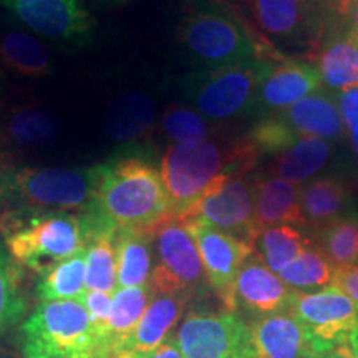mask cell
<instances>
[{"label": "cell", "instance_id": "cb8c5ba5", "mask_svg": "<svg viewBox=\"0 0 358 358\" xmlns=\"http://www.w3.org/2000/svg\"><path fill=\"white\" fill-rule=\"evenodd\" d=\"M334 158V141L306 136L282 153L271 156L262 171L302 186L325 171Z\"/></svg>", "mask_w": 358, "mask_h": 358}, {"label": "cell", "instance_id": "74e56055", "mask_svg": "<svg viewBox=\"0 0 358 358\" xmlns=\"http://www.w3.org/2000/svg\"><path fill=\"white\" fill-rule=\"evenodd\" d=\"M347 297L358 306V266L340 267L335 274V284Z\"/></svg>", "mask_w": 358, "mask_h": 358}, {"label": "cell", "instance_id": "52a82bcc", "mask_svg": "<svg viewBox=\"0 0 358 358\" xmlns=\"http://www.w3.org/2000/svg\"><path fill=\"white\" fill-rule=\"evenodd\" d=\"M267 58L194 70L179 83L187 105L219 127L254 116Z\"/></svg>", "mask_w": 358, "mask_h": 358}, {"label": "cell", "instance_id": "bcb514c9", "mask_svg": "<svg viewBox=\"0 0 358 358\" xmlns=\"http://www.w3.org/2000/svg\"><path fill=\"white\" fill-rule=\"evenodd\" d=\"M206 2H216V3H221V2H226V0H206Z\"/></svg>", "mask_w": 358, "mask_h": 358}, {"label": "cell", "instance_id": "f6af8a7d", "mask_svg": "<svg viewBox=\"0 0 358 358\" xmlns=\"http://www.w3.org/2000/svg\"><path fill=\"white\" fill-rule=\"evenodd\" d=\"M348 140H350V146L353 150V153L357 156V161H358V131H353V133H347Z\"/></svg>", "mask_w": 358, "mask_h": 358}, {"label": "cell", "instance_id": "b9f144b4", "mask_svg": "<svg viewBox=\"0 0 358 358\" xmlns=\"http://www.w3.org/2000/svg\"><path fill=\"white\" fill-rule=\"evenodd\" d=\"M308 358H352L350 353H348L347 348H335V350L317 353V355H312Z\"/></svg>", "mask_w": 358, "mask_h": 358}, {"label": "cell", "instance_id": "4316f807", "mask_svg": "<svg viewBox=\"0 0 358 358\" xmlns=\"http://www.w3.org/2000/svg\"><path fill=\"white\" fill-rule=\"evenodd\" d=\"M153 294L155 290L151 285H143V287L118 289L111 295L110 317L103 330V342L108 352V358H111L116 348L122 345L138 325L153 299Z\"/></svg>", "mask_w": 358, "mask_h": 358}, {"label": "cell", "instance_id": "e575fe53", "mask_svg": "<svg viewBox=\"0 0 358 358\" xmlns=\"http://www.w3.org/2000/svg\"><path fill=\"white\" fill-rule=\"evenodd\" d=\"M319 249L335 267L358 266V213L347 216L317 232Z\"/></svg>", "mask_w": 358, "mask_h": 358}, {"label": "cell", "instance_id": "7c38bea8", "mask_svg": "<svg viewBox=\"0 0 358 358\" xmlns=\"http://www.w3.org/2000/svg\"><path fill=\"white\" fill-rule=\"evenodd\" d=\"M289 312L301 322L317 353L347 348L348 338L358 329V306L337 285L295 292Z\"/></svg>", "mask_w": 358, "mask_h": 358}, {"label": "cell", "instance_id": "30bf717a", "mask_svg": "<svg viewBox=\"0 0 358 358\" xmlns=\"http://www.w3.org/2000/svg\"><path fill=\"white\" fill-rule=\"evenodd\" d=\"M252 173H226L214 179L182 222H199L244 241L256 249L261 229L256 221Z\"/></svg>", "mask_w": 358, "mask_h": 358}, {"label": "cell", "instance_id": "4dcf8cb0", "mask_svg": "<svg viewBox=\"0 0 358 358\" xmlns=\"http://www.w3.org/2000/svg\"><path fill=\"white\" fill-rule=\"evenodd\" d=\"M159 138L169 145L182 141L217 140L224 133V127L206 120L199 111L189 105L173 103L164 110L158 124Z\"/></svg>", "mask_w": 358, "mask_h": 358}, {"label": "cell", "instance_id": "7a4b0ae2", "mask_svg": "<svg viewBox=\"0 0 358 358\" xmlns=\"http://www.w3.org/2000/svg\"><path fill=\"white\" fill-rule=\"evenodd\" d=\"M101 164L93 168H12L0 164V224L40 214H87L96 201Z\"/></svg>", "mask_w": 358, "mask_h": 358}, {"label": "cell", "instance_id": "8d00e7d4", "mask_svg": "<svg viewBox=\"0 0 358 358\" xmlns=\"http://www.w3.org/2000/svg\"><path fill=\"white\" fill-rule=\"evenodd\" d=\"M347 133L358 131V88L334 93Z\"/></svg>", "mask_w": 358, "mask_h": 358}, {"label": "cell", "instance_id": "9c48e42d", "mask_svg": "<svg viewBox=\"0 0 358 358\" xmlns=\"http://www.w3.org/2000/svg\"><path fill=\"white\" fill-rule=\"evenodd\" d=\"M153 274L150 285L156 292H178L199 297L209 287L198 245L186 224L168 217L151 229ZM211 289V287H209Z\"/></svg>", "mask_w": 358, "mask_h": 358}, {"label": "cell", "instance_id": "ee69618b", "mask_svg": "<svg viewBox=\"0 0 358 358\" xmlns=\"http://www.w3.org/2000/svg\"><path fill=\"white\" fill-rule=\"evenodd\" d=\"M347 350H348V353H350L352 358H358V329L353 330L350 338H348Z\"/></svg>", "mask_w": 358, "mask_h": 358}, {"label": "cell", "instance_id": "ab89813d", "mask_svg": "<svg viewBox=\"0 0 358 358\" xmlns=\"http://www.w3.org/2000/svg\"><path fill=\"white\" fill-rule=\"evenodd\" d=\"M353 3L355 0H335V7H334V19L335 20H347L348 15H350Z\"/></svg>", "mask_w": 358, "mask_h": 358}, {"label": "cell", "instance_id": "603a6c76", "mask_svg": "<svg viewBox=\"0 0 358 358\" xmlns=\"http://www.w3.org/2000/svg\"><path fill=\"white\" fill-rule=\"evenodd\" d=\"M60 133L58 120L43 106L17 105L0 115V155L3 146L37 150L50 146Z\"/></svg>", "mask_w": 358, "mask_h": 358}, {"label": "cell", "instance_id": "d4e9b609", "mask_svg": "<svg viewBox=\"0 0 358 358\" xmlns=\"http://www.w3.org/2000/svg\"><path fill=\"white\" fill-rule=\"evenodd\" d=\"M155 105L146 93L133 92L118 96L106 116V133L111 140L124 145H146L155 131Z\"/></svg>", "mask_w": 358, "mask_h": 358}, {"label": "cell", "instance_id": "5bb4252c", "mask_svg": "<svg viewBox=\"0 0 358 358\" xmlns=\"http://www.w3.org/2000/svg\"><path fill=\"white\" fill-rule=\"evenodd\" d=\"M294 295L295 290L272 272L257 252H254L236 277L229 310L261 319L289 312Z\"/></svg>", "mask_w": 358, "mask_h": 358}, {"label": "cell", "instance_id": "2e32d148", "mask_svg": "<svg viewBox=\"0 0 358 358\" xmlns=\"http://www.w3.org/2000/svg\"><path fill=\"white\" fill-rule=\"evenodd\" d=\"M35 34L53 40H80L93 19L78 0H0Z\"/></svg>", "mask_w": 358, "mask_h": 358}, {"label": "cell", "instance_id": "d6986e66", "mask_svg": "<svg viewBox=\"0 0 358 358\" xmlns=\"http://www.w3.org/2000/svg\"><path fill=\"white\" fill-rule=\"evenodd\" d=\"M275 115L301 138L313 136L338 143L347 136L335 95L324 88Z\"/></svg>", "mask_w": 358, "mask_h": 358}, {"label": "cell", "instance_id": "ac0fdd59", "mask_svg": "<svg viewBox=\"0 0 358 358\" xmlns=\"http://www.w3.org/2000/svg\"><path fill=\"white\" fill-rule=\"evenodd\" d=\"M249 329L256 358H308L317 355L301 322L290 312L254 319Z\"/></svg>", "mask_w": 358, "mask_h": 358}, {"label": "cell", "instance_id": "3957f363", "mask_svg": "<svg viewBox=\"0 0 358 358\" xmlns=\"http://www.w3.org/2000/svg\"><path fill=\"white\" fill-rule=\"evenodd\" d=\"M259 159L244 136L231 141L201 140L166 146L159 164L164 191L173 217L198 203L214 179L226 173H252Z\"/></svg>", "mask_w": 358, "mask_h": 358}, {"label": "cell", "instance_id": "ffe728a7", "mask_svg": "<svg viewBox=\"0 0 358 358\" xmlns=\"http://www.w3.org/2000/svg\"><path fill=\"white\" fill-rule=\"evenodd\" d=\"M312 64L319 70L327 92L340 93L358 88V38L348 29L327 27Z\"/></svg>", "mask_w": 358, "mask_h": 358}, {"label": "cell", "instance_id": "7402d4cb", "mask_svg": "<svg viewBox=\"0 0 358 358\" xmlns=\"http://www.w3.org/2000/svg\"><path fill=\"white\" fill-rule=\"evenodd\" d=\"M259 229L290 224L302 227L301 185L261 171L250 174Z\"/></svg>", "mask_w": 358, "mask_h": 358}, {"label": "cell", "instance_id": "8992f818", "mask_svg": "<svg viewBox=\"0 0 358 358\" xmlns=\"http://www.w3.org/2000/svg\"><path fill=\"white\" fill-rule=\"evenodd\" d=\"M252 34L282 57L312 62L332 19L308 0H234Z\"/></svg>", "mask_w": 358, "mask_h": 358}, {"label": "cell", "instance_id": "83f0119b", "mask_svg": "<svg viewBox=\"0 0 358 358\" xmlns=\"http://www.w3.org/2000/svg\"><path fill=\"white\" fill-rule=\"evenodd\" d=\"M0 64L25 78H43L52 71L50 55L45 45L20 30L0 34Z\"/></svg>", "mask_w": 358, "mask_h": 358}, {"label": "cell", "instance_id": "60d3db41", "mask_svg": "<svg viewBox=\"0 0 358 358\" xmlns=\"http://www.w3.org/2000/svg\"><path fill=\"white\" fill-rule=\"evenodd\" d=\"M317 10H320L325 17L329 19H334V7H335V0H308Z\"/></svg>", "mask_w": 358, "mask_h": 358}, {"label": "cell", "instance_id": "8fae6325", "mask_svg": "<svg viewBox=\"0 0 358 358\" xmlns=\"http://www.w3.org/2000/svg\"><path fill=\"white\" fill-rule=\"evenodd\" d=\"M182 358H256L249 322L231 310H192L174 334Z\"/></svg>", "mask_w": 358, "mask_h": 358}, {"label": "cell", "instance_id": "f546056e", "mask_svg": "<svg viewBox=\"0 0 358 358\" xmlns=\"http://www.w3.org/2000/svg\"><path fill=\"white\" fill-rule=\"evenodd\" d=\"M308 245H312L310 237L290 224L266 227L259 232L256 241L259 257L275 274L295 261Z\"/></svg>", "mask_w": 358, "mask_h": 358}, {"label": "cell", "instance_id": "e0dca14e", "mask_svg": "<svg viewBox=\"0 0 358 358\" xmlns=\"http://www.w3.org/2000/svg\"><path fill=\"white\" fill-rule=\"evenodd\" d=\"M191 297L178 292H156L150 306L128 338L113 352L111 358H141L171 337Z\"/></svg>", "mask_w": 358, "mask_h": 358}, {"label": "cell", "instance_id": "1f68e13d", "mask_svg": "<svg viewBox=\"0 0 358 358\" xmlns=\"http://www.w3.org/2000/svg\"><path fill=\"white\" fill-rule=\"evenodd\" d=\"M35 292L42 302L80 301L85 294V250L38 274Z\"/></svg>", "mask_w": 358, "mask_h": 358}, {"label": "cell", "instance_id": "4fadbf2b", "mask_svg": "<svg viewBox=\"0 0 358 358\" xmlns=\"http://www.w3.org/2000/svg\"><path fill=\"white\" fill-rule=\"evenodd\" d=\"M194 237L208 284L229 310L232 287L244 262L256 250L244 241L199 222H185Z\"/></svg>", "mask_w": 358, "mask_h": 358}, {"label": "cell", "instance_id": "7dc6e473", "mask_svg": "<svg viewBox=\"0 0 358 358\" xmlns=\"http://www.w3.org/2000/svg\"><path fill=\"white\" fill-rule=\"evenodd\" d=\"M6 158H3V155H0V164H2V163H6Z\"/></svg>", "mask_w": 358, "mask_h": 358}, {"label": "cell", "instance_id": "f35d334b", "mask_svg": "<svg viewBox=\"0 0 358 358\" xmlns=\"http://www.w3.org/2000/svg\"><path fill=\"white\" fill-rule=\"evenodd\" d=\"M141 358H182V355H181V350H179L176 340H174V335H171V337L164 340L156 350L150 352L148 355Z\"/></svg>", "mask_w": 358, "mask_h": 358}, {"label": "cell", "instance_id": "44dd1931", "mask_svg": "<svg viewBox=\"0 0 358 358\" xmlns=\"http://www.w3.org/2000/svg\"><path fill=\"white\" fill-rule=\"evenodd\" d=\"M353 211L352 191L340 176L322 174L301 186L302 227L319 232Z\"/></svg>", "mask_w": 358, "mask_h": 358}, {"label": "cell", "instance_id": "5b68a950", "mask_svg": "<svg viewBox=\"0 0 358 358\" xmlns=\"http://www.w3.org/2000/svg\"><path fill=\"white\" fill-rule=\"evenodd\" d=\"M24 358H108L80 301L40 302L19 329Z\"/></svg>", "mask_w": 358, "mask_h": 358}, {"label": "cell", "instance_id": "d590c367", "mask_svg": "<svg viewBox=\"0 0 358 358\" xmlns=\"http://www.w3.org/2000/svg\"><path fill=\"white\" fill-rule=\"evenodd\" d=\"M80 302H82L83 307L87 308L90 320H92L96 334L100 335L103 342V330H105L106 320H108L111 310V294L98 292V290H85ZM103 345H105V342H103Z\"/></svg>", "mask_w": 358, "mask_h": 358}, {"label": "cell", "instance_id": "836d02e7", "mask_svg": "<svg viewBox=\"0 0 358 358\" xmlns=\"http://www.w3.org/2000/svg\"><path fill=\"white\" fill-rule=\"evenodd\" d=\"M27 310V297L22 289L20 264L0 245V340L22 320Z\"/></svg>", "mask_w": 358, "mask_h": 358}, {"label": "cell", "instance_id": "7bdbcfd3", "mask_svg": "<svg viewBox=\"0 0 358 358\" xmlns=\"http://www.w3.org/2000/svg\"><path fill=\"white\" fill-rule=\"evenodd\" d=\"M348 22H350L348 30L358 38V0H355V3H353L350 15H348Z\"/></svg>", "mask_w": 358, "mask_h": 358}, {"label": "cell", "instance_id": "d6a6232c", "mask_svg": "<svg viewBox=\"0 0 358 358\" xmlns=\"http://www.w3.org/2000/svg\"><path fill=\"white\" fill-rule=\"evenodd\" d=\"M335 274L337 267L327 259L319 245L315 248L312 244L277 275L295 292H315L334 285Z\"/></svg>", "mask_w": 358, "mask_h": 358}, {"label": "cell", "instance_id": "277c9868", "mask_svg": "<svg viewBox=\"0 0 358 358\" xmlns=\"http://www.w3.org/2000/svg\"><path fill=\"white\" fill-rule=\"evenodd\" d=\"M176 40L185 58L196 70L261 58H282L257 38L239 13L226 7V2H206L204 6L191 8L178 27Z\"/></svg>", "mask_w": 358, "mask_h": 358}, {"label": "cell", "instance_id": "6da1fadb", "mask_svg": "<svg viewBox=\"0 0 358 358\" xmlns=\"http://www.w3.org/2000/svg\"><path fill=\"white\" fill-rule=\"evenodd\" d=\"M85 224L105 229L150 231L171 217L159 169L145 155H124L101 164V178Z\"/></svg>", "mask_w": 358, "mask_h": 358}, {"label": "cell", "instance_id": "ba28073f", "mask_svg": "<svg viewBox=\"0 0 358 358\" xmlns=\"http://www.w3.org/2000/svg\"><path fill=\"white\" fill-rule=\"evenodd\" d=\"M13 261L37 274L85 250L82 214L52 213L0 224Z\"/></svg>", "mask_w": 358, "mask_h": 358}, {"label": "cell", "instance_id": "9a60e30c", "mask_svg": "<svg viewBox=\"0 0 358 358\" xmlns=\"http://www.w3.org/2000/svg\"><path fill=\"white\" fill-rule=\"evenodd\" d=\"M324 88L317 66L303 58L268 60L259 85L256 120L277 113Z\"/></svg>", "mask_w": 358, "mask_h": 358}, {"label": "cell", "instance_id": "f1b7e54d", "mask_svg": "<svg viewBox=\"0 0 358 358\" xmlns=\"http://www.w3.org/2000/svg\"><path fill=\"white\" fill-rule=\"evenodd\" d=\"M116 231H85V287L115 294L116 290Z\"/></svg>", "mask_w": 358, "mask_h": 358}, {"label": "cell", "instance_id": "c3c4849f", "mask_svg": "<svg viewBox=\"0 0 358 358\" xmlns=\"http://www.w3.org/2000/svg\"><path fill=\"white\" fill-rule=\"evenodd\" d=\"M0 358H12L10 355H3V353H0Z\"/></svg>", "mask_w": 358, "mask_h": 358}, {"label": "cell", "instance_id": "484cf974", "mask_svg": "<svg viewBox=\"0 0 358 358\" xmlns=\"http://www.w3.org/2000/svg\"><path fill=\"white\" fill-rule=\"evenodd\" d=\"M115 248L116 285H118L120 289L150 285L155 262L151 229L116 231Z\"/></svg>", "mask_w": 358, "mask_h": 358}]
</instances>
